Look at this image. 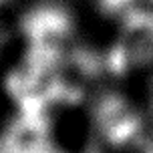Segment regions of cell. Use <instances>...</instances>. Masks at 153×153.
Here are the masks:
<instances>
[]
</instances>
